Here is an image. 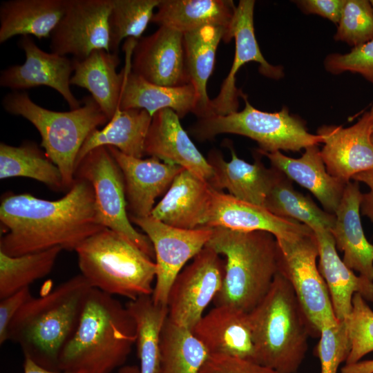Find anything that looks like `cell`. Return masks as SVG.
<instances>
[{
    "instance_id": "obj_1",
    "label": "cell",
    "mask_w": 373,
    "mask_h": 373,
    "mask_svg": "<svg viewBox=\"0 0 373 373\" xmlns=\"http://www.w3.org/2000/svg\"><path fill=\"white\" fill-rule=\"evenodd\" d=\"M0 251L10 256L57 247L75 251L84 240L105 228L97 215L92 185L79 178L57 200L29 193H6L0 204Z\"/></svg>"
},
{
    "instance_id": "obj_2",
    "label": "cell",
    "mask_w": 373,
    "mask_h": 373,
    "mask_svg": "<svg viewBox=\"0 0 373 373\" xmlns=\"http://www.w3.org/2000/svg\"><path fill=\"white\" fill-rule=\"evenodd\" d=\"M135 341V323L126 306L92 288L77 329L60 352L58 370L112 373L124 365Z\"/></svg>"
},
{
    "instance_id": "obj_3",
    "label": "cell",
    "mask_w": 373,
    "mask_h": 373,
    "mask_svg": "<svg viewBox=\"0 0 373 373\" xmlns=\"http://www.w3.org/2000/svg\"><path fill=\"white\" fill-rule=\"evenodd\" d=\"M92 288L80 274L44 295L32 296L12 320L8 341L17 344L24 357L58 370L60 352L77 329Z\"/></svg>"
},
{
    "instance_id": "obj_4",
    "label": "cell",
    "mask_w": 373,
    "mask_h": 373,
    "mask_svg": "<svg viewBox=\"0 0 373 373\" xmlns=\"http://www.w3.org/2000/svg\"><path fill=\"white\" fill-rule=\"evenodd\" d=\"M225 257L223 285L213 302L246 313L264 298L278 273V245L271 233L213 228L207 244Z\"/></svg>"
},
{
    "instance_id": "obj_5",
    "label": "cell",
    "mask_w": 373,
    "mask_h": 373,
    "mask_svg": "<svg viewBox=\"0 0 373 373\" xmlns=\"http://www.w3.org/2000/svg\"><path fill=\"white\" fill-rule=\"evenodd\" d=\"M248 315L256 362L278 373H296L314 335L289 281L278 272Z\"/></svg>"
},
{
    "instance_id": "obj_6",
    "label": "cell",
    "mask_w": 373,
    "mask_h": 373,
    "mask_svg": "<svg viewBox=\"0 0 373 373\" xmlns=\"http://www.w3.org/2000/svg\"><path fill=\"white\" fill-rule=\"evenodd\" d=\"M75 251L81 274L93 288L130 300L152 295L155 262L120 234L104 228Z\"/></svg>"
},
{
    "instance_id": "obj_7",
    "label": "cell",
    "mask_w": 373,
    "mask_h": 373,
    "mask_svg": "<svg viewBox=\"0 0 373 373\" xmlns=\"http://www.w3.org/2000/svg\"><path fill=\"white\" fill-rule=\"evenodd\" d=\"M1 104L8 113L23 117L37 129L41 146L60 170L68 191L75 181L76 160L84 142L109 121L96 102L88 96L78 108L54 111L35 104L28 93L15 90L6 95Z\"/></svg>"
},
{
    "instance_id": "obj_8",
    "label": "cell",
    "mask_w": 373,
    "mask_h": 373,
    "mask_svg": "<svg viewBox=\"0 0 373 373\" xmlns=\"http://www.w3.org/2000/svg\"><path fill=\"white\" fill-rule=\"evenodd\" d=\"M245 107L241 111L199 119L189 128L196 140H213L222 133L245 136L256 141L259 152L300 151L323 143L322 137L307 130L305 122L291 115L287 107L278 112L262 111L254 107L247 97L242 96Z\"/></svg>"
},
{
    "instance_id": "obj_9",
    "label": "cell",
    "mask_w": 373,
    "mask_h": 373,
    "mask_svg": "<svg viewBox=\"0 0 373 373\" xmlns=\"http://www.w3.org/2000/svg\"><path fill=\"white\" fill-rule=\"evenodd\" d=\"M277 242L278 272L291 285L314 337H318L323 325L336 323L338 319L316 264L318 246L315 234L313 232L291 239H278Z\"/></svg>"
},
{
    "instance_id": "obj_10",
    "label": "cell",
    "mask_w": 373,
    "mask_h": 373,
    "mask_svg": "<svg viewBox=\"0 0 373 373\" xmlns=\"http://www.w3.org/2000/svg\"><path fill=\"white\" fill-rule=\"evenodd\" d=\"M75 178L85 179L92 185L101 224L120 234L153 258L155 254L151 240L131 224L124 177L108 147L99 146L87 153L76 166Z\"/></svg>"
},
{
    "instance_id": "obj_11",
    "label": "cell",
    "mask_w": 373,
    "mask_h": 373,
    "mask_svg": "<svg viewBox=\"0 0 373 373\" xmlns=\"http://www.w3.org/2000/svg\"><path fill=\"white\" fill-rule=\"evenodd\" d=\"M225 261L205 246L173 281L168 295V318L191 330L223 285Z\"/></svg>"
},
{
    "instance_id": "obj_12",
    "label": "cell",
    "mask_w": 373,
    "mask_h": 373,
    "mask_svg": "<svg viewBox=\"0 0 373 373\" xmlns=\"http://www.w3.org/2000/svg\"><path fill=\"white\" fill-rule=\"evenodd\" d=\"M151 240L156 265L155 284L151 297L157 305L167 306L171 287L186 263L193 259L208 243L213 228L195 229L173 227L154 218L129 216Z\"/></svg>"
},
{
    "instance_id": "obj_13",
    "label": "cell",
    "mask_w": 373,
    "mask_h": 373,
    "mask_svg": "<svg viewBox=\"0 0 373 373\" xmlns=\"http://www.w3.org/2000/svg\"><path fill=\"white\" fill-rule=\"evenodd\" d=\"M113 0H66L64 13L50 35V48L83 59L92 52H110L108 18Z\"/></svg>"
},
{
    "instance_id": "obj_14",
    "label": "cell",
    "mask_w": 373,
    "mask_h": 373,
    "mask_svg": "<svg viewBox=\"0 0 373 373\" xmlns=\"http://www.w3.org/2000/svg\"><path fill=\"white\" fill-rule=\"evenodd\" d=\"M254 0H240L236 8L224 41L227 43L234 39V59L218 95L211 100V116L238 111V97L244 93L236 86V75L240 68L246 63H258L260 74L273 79L278 80L284 75L283 67L269 64L260 50L254 30Z\"/></svg>"
},
{
    "instance_id": "obj_15",
    "label": "cell",
    "mask_w": 373,
    "mask_h": 373,
    "mask_svg": "<svg viewBox=\"0 0 373 373\" xmlns=\"http://www.w3.org/2000/svg\"><path fill=\"white\" fill-rule=\"evenodd\" d=\"M19 47L23 50L26 60L23 64L9 66L1 72V86L15 91L48 86L62 96L70 110L81 106L70 89L73 59L41 50L30 36L22 37Z\"/></svg>"
},
{
    "instance_id": "obj_16",
    "label": "cell",
    "mask_w": 373,
    "mask_h": 373,
    "mask_svg": "<svg viewBox=\"0 0 373 373\" xmlns=\"http://www.w3.org/2000/svg\"><path fill=\"white\" fill-rule=\"evenodd\" d=\"M370 111L347 128L323 125L318 128L324 144L321 155L331 175L347 183L354 175L373 168Z\"/></svg>"
},
{
    "instance_id": "obj_17",
    "label": "cell",
    "mask_w": 373,
    "mask_h": 373,
    "mask_svg": "<svg viewBox=\"0 0 373 373\" xmlns=\"http://www.w3.org/2000/svg\"><path fill=\"white\" fill-rule=\"evenodd\" d=\"M131 70L148 82L164 86L190 84L186 72L184 34L160 26L137 40L131 57Z\"/></svg>"
},
{
    "instance_id": "obj_18",
    "label": "cell",
    "mask_w": 373,
    "mask_h": 373,
    "mask_svg": "<svg viewBox=\"0 0 373 373\" xmlns=\"http://www.w3.org/2000/svg\"><path fill=\"white\" fill-rule=\"evenodd\" d=\"M122 173L129 216H151L157 197L165 194L184 169L155 157L142 159L127 155L107 146Z\"/></svg>"
},
{
    "instance_id": "obj_19",
    "label": "cell",
    "mask_w": 373,
    "mask_h": 373,
    "mask_svg": "<svg viewBox=\"0 0 373 373\" xmlns=\"http://www.w3.org/2000/svg\"><path fill=\"white\" fill-rule=\"evenodd\" d=\"M180 119L169 108L153 115L145 140V155L180 166L210 184L212 168L182 126Z\"/></svg>"
},
{
    "instance_id": "obj_20",
    "label": "cell",
    "mask_w": 373,
    "mask_h": 373,
    "mask_svg": "<svg viewBox=\"0 0 373 373\" xmlns=\"http://www.w3.org/2000/svg\"><path fill=\"white\" fill-rule=\"evenodd\" d=\"M204 227L241 231H263L271 233L277 240L291 239L314 232L298 221L278 217L264 207L238 200L216 190Z\"/></svg>"
},
{
    "instance_id": "obj_21",
    "label": "cell",
    "mask_w": 373,
    "mask_h": 373,
    "mask_svg": "<svg viewBox=\"0 0 373 373\" xmlns=\"http://www.w3.org/2000/svg\"><path fill=\"white\" fill-rule=\"evenodd\" d=\"M214 191L207 182L183 169L155 205L151 216L176 228L195 229L204 227Z\"/></svg>"
},
{
    "instance_id": "obj_22",
    "label": "cell",
    "mask_w": 373,
    "mask_h": 373,
    "mask_svg": "<svg viewBox=\"0 0 373 373\" xmlns=\"http://www.w3.org/2000/svg\"><path fill=\"white\" fill-rule=\"evenodd\" d=\"M210 355L256 361L248 313L227 305L215 306L191 329Z\"/></svg>"
},
{
    "instance_id": "obj_23",
    "label": "cell",
    "mask_w": 373,
    "mask_h": 373,
    "mask_svg": "<svg viewBox=\"0 0 373 373\" xmlns=\"http://www.w3.org/2000/svg\"><path fill=\"white\" fill-rule=\"evenodd\" d=\"M124 46L126 47V61L121 71L122 82L119 109H143L153 117L156 112L169 108L180 118L194 113L197 95L191 84L164 86L148 82L131 70V58L135 44L128 42Z\"/></svg>"
},
{
    "instance_id": "obj_24",
    "label": "cell",
    "mask_w": 373,
    "mask_h": 373,
    "mask_svg": "<svg viewBox=\"0 0 373 373\" xmlns=\"http://www.w3.org/2000/svg\"><path fill=\"white\" fill-rule=\"evenodd\" d=\"M229 149L230 161L216 149L209 151L207 159L213 173L209 184L218 191L226 189L238 200L263 207L277 169L267 168L258 157L254 163H249L239 158L231 146Z\"/></svg>"
},
{
    "instance_id": "obj_25",
    "label": "cell",
    "mask_w": 373,
    "mask_h": 373,
    "mask_svg": "<svg viewBox=\"0 0 373 373\" xmlns=\"http://www.w3.org/2000/svg\"><path fill=\"white\" fill-rule=\"evenodd\" d=\"M363 194L358 182L346 184L334 213V224L329 231L336 247L343 252V262L373 281V245L365 236L360 217Z\"/></svg>"
},
{
    "instance_id": "obj_26",
    "label": "cell",
    "mask_w": 373,
    "mask_h": 373,
    "mask_svg": "<svg viewBox=\"0 0 373 373\" xmlns=\"http://www.w3.org/2000/svg\"><path fill=\"white\" fill-rule=\"evenodd\" d=\"M257 153L265 155L272 167L309 190L325 211L335 213L347 183L327 172L318 145L305 148L298 158L286 156L280 151L264 153L257 151Z\"/></svg>"
},
{
    "instance_id": "obj_27",
    "label": "cell",
    "mask_w": 373,
    "mask_h": 373,
    "mask_svg": "<svg viewBox=\"0 0 373 373\" xmlns=\"http://www.w3.org/2000/svg\"><path fill=\"white\" fill-rule=\"evenodd\" d=\"M318 246V269L330 295L336 318L345 320L352 308L354 294H361L366 301L373 302V281L356 276L339 257L334 238L325 229L313 231Z\"/></svg>"
},
{
    "instance_id": "obj_28",
    "label": "cell",
    "mask_w": 373,
    "mask_h": 373,
    "mask_svg": "<svg viewBox=\"0 0 373 373\" xmlns=\"http://www.w3.org/2000/svg\"><path fill=\"white\" fill-rule=\"evenodd\" d=\"M73 60L70 85L88 90L108 120L111 119L119 109L122 90V76L116 71L118 54L97 50L83 59Z\"/></svg>"
},
{
    "instance_id": "obj_29",
    "label": "cell",
    "mask_w": 373,
    "mask_h": 373,
    "mask_svg": "<svg viewBox=\"0 0 373 373\" xmlns=\"http://www.w3.org/2000/svg\"><path fill=\"white\" fill-rule=\"evenodd\" d=\"M66 0H8L0 6V43L17 36L50 37Z\"/></svg>"
},
{
    "instance_id": "obj_30",
    "label": "cell",
    "mask_w": 373,
    "mask_h": 373,
    "mask_svg": "<svg viewBox=\"0 0 373 373\" xmlns=\"http://www.w3.org/2000/svg\"><path fill=\"white\" fill-rule=\"evenodd\" d=\"M228 30L222 27L206 26L184 34L185 62L189 83L196 92L193 113L198 119L211 116V100L207 86L213 70L216 50Z\"/></svg>"
},
{
    "instance_id": "obj_31",
    "label": "cell",
    "mask_w": 373,
    "mask_h": 373,
    "mask_svg": "<svg viewBox=\"0 0 373 373\" xmlns=\"http://www.w3.org/2000/svg\"><path fill=\"white\" fill-rule=\"evenodd\" d=\"M236 8L231 0H160L151 22L183 34L206 26L229 31Z\"/></svg>"
},
{
    "instance_id": "obj_32",
    "label": "cell",
    "mask_w": 373,
    "mask_h": 373,
    "mask_svg": "<svg viewBox=\"0 0 373 373\" xmlns=\"http://www.w3.org/2000/svg\"><path fill=\"white\" fill-rule=\"evenodd\" d=\"M152 116L145 110L117 109L102 128L94 130L86 139L77 157L76 166L91 150L102 146H113L122 153L142 158Z\"/></svg>"
},
{
    "instance_id": "obj_33",
    "label": "cell",
    "mask_w": 373,
    "mask_h": 373,
    "mask_svg": "<svg viewBox=\"0 0 373 373\" xmlns=\"http://www.w3.org/2000/svg\"><path fill=\"white\" fill-rule=\"evenodd\" d=\"M126 307L136 325L137 354L140 373H159L161 362V334L168 317V307L155 304L151 296L130 300Z\"/></svg>"
},
{
    "instance_id": "obj_34",
    "label": "cell",
    "mask_w": 373,
    "mask_h": 373,
    "mask_svg": "<svg viewBox=\"0 0 373 373\" xmlns=\"http://www.w3.org/2000/svg\"><path fill=\"white\" fill-rule=\"evenodd\" d=\"M263 207L278 217L298 221L312 231H330L336 218L334 214L319 208L309 196L297 191L292 181L278 170Z\"/></svg>"
},
{
    "instance_id": "obj_35",
    "label": "cell",
    "mask_w": 373,
    "mask_h": 373,
    "mask_svg": "<svg viewBox=\"0 0 373 373\" xmlns=\"http://www.w3.org/2000/svg\"><path fill=\"white\" fill-rule=\"evenodd\" d=\"M13 177L34 179L55 191H67L59 168L32 141L17 146L0 143V179Z\"/></svg>"
},
{
    "instance_id": "obj_36",
    "label": "cell",
    "mask_w": 373,
    "mask_h": 373,
    "mask_svg": "<svg viewBox=\"0 0 373 373\" xmlns=\"http://www.w3.org/2000/svg\"><path fill=\"white\" fill-rule=\"evenodd\" d=\"M160 350L159 373H200L210 355L191 330L168 317L162 330Z\"/></svg>"
},
{
    "instance_id": "obj_37",
    "label": "cell",
    "mask_w": 373,
    "mask_h": 373,
    "mask_svg": "<svg viewBox=\"0 0 373 373\" xmlns=\"http://www.w3.org/2000/svg\"><path fill=\"white\" fill-rule=\"evenodd\" d=\"M62 250L57 247L18 256L0 251V299L30 287L50 274Z\"/></svg>"
},
{
    "instance_id": "obj_38",
    "label": "cell",
    "mask_w": 373,
    "mask_h": 373,
    "mask_svg": "<svg viewBox=\"0 0 373 373\" xmlns=\"http://www.w3.org/2000/svg\"><path fill=\"white\" fill-rule=\"evenodd\" d=\"M160 0H113L109 15L110 52L117 54L126 38L139 40Z\"/></svg>"
},
{
    "instance_id": "obj_39",
    "label": "cell",
    "mask_w": 373,
    "mask_h": 373,
    "mask_svg": "<svg viewBox=\"0 0 373 373\" xmlns=\"http://www.w3.org/2000/svg\"><path fill=\"white\" fill-rule=\"evenodd\" d=\"M334 38L352 48L373 39V8L370 1H345Z\"/></svg>"
},
{
    "instance_id": "obj_40",
    "label": "cell",
    "mask_w": 373,
    "mask_h": 373,
    "mask_svg": "<svg viewBox=\"0 0 373 373\" xmlns=\"http://www.w3.org/2000/svg\"><path fill=\"white\" fill-rule=\"evenodd\" d=\"M345 321L351 344L345 364H351L373 351V311L361 294H354L352 311Z\"/></svg>"
},
{
    "instance_id": "obj_41",
    "label": "cell",
    "mask_w": 373,
    "mask_h": 373,
    "mask_svg": "<svg viewBox=\"0 0 373 373\" xmlns=\"http://www.w3.org/2000/svg\"><path fill=\"white\" fill-rule=\"evenodd\" d=\"M319 337L316 354L321 363V373H337L351 350L345 320L323 325Z\"/></svg>"
},
{
    "instance_id": "obj_42",
    "label": "cell",
    "mask_w": 373,
    "mask_h": 373,
    "mask_svg": "<svg viewBox=\"0 0 373 373\" xmlns=\"http://www.w3.org/2000/svg\"><path fill=\"white\" fill-rule=\"evenodd\" d=\"M324 66L333 75L346 71L358 73L373 84V39L345 54H329L325 58Z\"/></svg>"
},
{
    "instance_id": "obj_43",
    "label": "cell",
    "mask_w": 373,
    "mask_h": 373,
    "mask_svg": "<svg viewBox=\"0 0 373 373\" xmlns=\"http://www.w3.org/2000/svg\"><path fill=\"white\" fill-rule=\"evenodd\" d=\"M200 373H278L256 361L238 357L212 354L203 364Z\"/></svg>"
},
{
    "instance_id": "obj_44",
    "label": "cell",
    "mask_w": 373,
    "mask_h": 373,
    "mask_svg": "<svg viewBox=\"0 0 373 373\" xmlns=\"http://www.w3.org/2000/svg\"><path fill=\"white\" fill-rule=\"evenodd\" d=\"M30 287L1 299L0 301V344L8 341L9 325L23 304L32 297Z\"/></svg>"
},
{
    "instance_id": "obj_45",
    "label": "cell",
    "mask_w": 373,
    "mask_h": 373,
    "mask_svg": "<svg viewBox=\"0 0 373 373\" xmlns=\"http://www.w3.org/2000/svg\"><path fill=\"white\" fill-rule=\"evenodd\" d=\"M346 0H298L294 3L305 14L317 15L338 23Z\"/></svg>"
},
{
    "instance_id": "obj_46",
    "label": "cell",
    "mask_w": 373,
    "mask_h": 373,
    "mask_svg": "<svg viewBox=\"0 0 373 373\" xmlns=\"http://www.w3.org/2000/svg\"><path fill=\"white\" fill-rule=\"evenodd\" d=\"M352 179L365 183L369 187V192L363 194L361 211L363 216L373 222V168L354 175Z\"/></svg>"
},
{
    "instance_id": "obj_47",
    "label": "cell",
    "mask_w": 373,
    "mask_h": 373,
    "mask_svg": "<svg viewBox=\"0 0 373 373\" xmlns=\"http://www.w3.org/2000/svg\"><path fill=\"white\" fill-rule=\"evenodd\" d=\"M341 373H373V359L345 364L341 369Z\"/></svg>"
},
{
    "instance_id": "obj_48",
    "label": "cell",
    "mask_w": 373,
    "mask_h": 373,
    "mask_svg": "<svg viewBox=\"0 0 373 373\" xmlns=\"http://www.w3.org/2000/svg\"><path fill=\"white\" fill-rule=\"evenodd\" d=\"M23 373H81V372H65V371L48 370L38 365L30 358L28 357H24Z\"/></svg>"
},
{
    "instance_id": "obj_49",
    "label": "cell",
    "mask_w": 373,
    "mask_h": 373,
    "mask_svg": "<svg viewBox=\"0 0 373 373\" xmlns=\"http://www.w3.org/2000/svg\"><path fill=\"white\" fill-rule=\"evenodd\" d=\"M116 373H140V367L135 365H126L119 368Z\"/></svg>"
},
{
    "instance_id": "obj_50",
    "label": "cell",
    "mask_w": 373,
    "mask_h": 373,
    "mask_svg": "<svg viewBox=\"0 0 373 373\" xmlns=\"http://www.w3.org/2000/svg\"><path fill=\"white\" fill-rule=\"evenodd\" d=\"M370 113L372 117V130H371L370 137H371L372 142L373 143V105L370 108Z\"/></svg>"
},
{
    "instance_id": "obj_51",
    "label": "cell",
    "mask_w": 373,
    "mask_h": 373,
    "mask_svg": "<svg viewBox=\"0 0 373 373\" xmlns=\"http://www.w3.org/2000/svg\"><path fill=\"white\" fill-rule=\"evenodd\" d=\"M370 3H371V5H372V6L373 8V0H370Z\"/></svg>"
}]
</instances>
